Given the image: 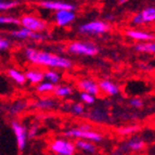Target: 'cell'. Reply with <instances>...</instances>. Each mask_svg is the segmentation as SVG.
Instances as JSON below:
<instances>
[{"label": "cell", "mask_w": 155, "mask_h": 155, "mask_svg": "<svg viewBox=\"0 0 155 155\" xmlns=\"http://www.w3.org/2000/svg\"><path fill=\"white\" fill-rule=\"evenodd\" d=\"M24 57L29 63L38 66H46L50 68H59V70H70L73 66L72 61L63 55L50 53L33 47L25 48Z\"/></svg>", "instance_id": "obj_1"}, {"label": "cell", "mask_w": 155, "mask_h": 155, "mask_svg": "<svg viewBox=\"0 0 155 155\" xmlns=\"http://www.w3.org/2000/svg\"><path fill=\"white\" fill-rule=\"evenodd\" d=\"M67 51L71 54L75 55H85V57H93L98 54L99 48L97 45L91 41H73L67 46Z\"/></svg>", "instance_id": "obj_2"}, {"label": "cell", "mask_w": 155, "mask_h": 155, "mask_svg": "<svg viewBox=\"0 0 155 155\" xmlns=\"http://www.w3.org/2000/svg\"><path fill=\"white\" fill-rule=\"evenodd\" d=\"M111 26L107 22L100 21H90L88 23H84L78 27V31L81 35H91V36H98L101 34H105L110 31Z\"/></svg>", "instance_id": "obj_3"}, {"label": "cell", "mask_w": 155, "mask_h": 155, "mask_svg": "<svg viewBox=\"0 0 155 155\" xmlns=\"http://www.w3.org/2000/svg\"><path fill=\"white\" fill-rule=\"evenodd\" d=\"M20 25L33 33H44L48 27L44 20L34 14H24L20 18Z\"/></svg>", "instance_id": "obj_4"}, {"label": "cell", "mask_w": 155, "mask_h": 155, "mask_svg": "<svg viewBox=\"0 0 155 155\" xmlns=\"http://www.w3.org/2000/svg\"><path fill=\"white\" fill-rule=\"evenodd\" d=\"M64 136L67 138H74V139H83L90 141V142H101L103 140V136L98 131L92 130H83L80 128H72L67 129L64 132Z\"/></svg>", "instance_id": "obj_5"}, {"label": "cell", "mask_w": 155, "mask_h": 155, "mask_svg": "<svg viewBox=\"0 0 155 155\" xmlns=\"http://www.w3.org/2000/svg\"><path fill=\"white\" fill-rule=\"evenodd\" d=\"M11 129H12L14 137H15L16 145L20 151H23L26 147L27 139H28V129L18 120H13L11 123Z\"/></svg>", "instance_id": "obj_6"}, {"label": "cell", "mask_w": 155, "mask_h": 155, "mask_svg": "<svg viewBox=\"0 0 155 155\" xmlns=\"http://www.w3.org/2000/svg\"><path fill=\"white\" fill-rule=\"evenodd\" d=\"M50 149L58 155H74L76 151L75 144L66 139H55L50 144Z\"/></svg>", "instance_id": "obj_7"}, {"label": "cell", "mask_w": 155, "mask_h": 155, "mask_svg": "<svg viewBox=\"0 0 155 155\" xmlns=\"http://www.w3.org/2000/svg\"><path fill=\"white\" fill-rule=\"evenodd\" d=\"M10 36L14 39H18V40L31 39V40H36V41H41L46 38V35H44L42 33H33V31L24 28V27L11 31Z\"/></svg>", "instance_id": "obj_8"}, {"label": "cell", "mask_w": 155, "mask_h": 155, "mask_svg": "<svg viewBox=\"0 0 155 155\" xmlns=\"http://www.w3.org/2000/svg\"><path fill=\"white\" fill-rule=\"evenodd\" d=\"M39 5L42 9H46V10L49 11H54V12L62 10H75V5H72V3L63 2V1H55V0H45V1H41V2L39 3Z\"/></svg>", "instance_id": "obj_9"}, {"label": "cell", "mask_w": 155, "mask_h": 155, "mask_svg": "<svg viewBox=\"0 0 155 155\" xmlns=\"http://www.w3.org/2000/svg\"><path fill=\"white\" fill-rule=\"evenodd\" d=\"M75 18H76V14L74 11L62 10L54 13V22L60 27H64V26L72 24L73 22L75 21Z\"/></svg>", "instance_id": "obj_10"}, {"label": "cell", "mask_w": 155, "mask_h": 155, "mask_svg": "<svg viewBox=\"0 0 155 155\" xmlns=\"http://www.w3.org/2000/svg\"><path fill=\"white\" fill-rule=\"evenodd\" d=\"M78 88L81 90V92H87L89 94L97 97L100 93V89H99V84L96 83L94 80L90 79V78H83L77 83Z\"/></svg>", "instance_id": "obj_11"}, {"label": "cell", "mask_w": 155, "mask_h": 155, "mask_svg": "<svg viewBox=\"0 0 155 155\" xmlns=\"http://www.w3.org/2000/svg\"><path fill=\"white\" fill-rule=\"evenodd\" d=\"M126 36L134 39L136 41H153L155 39V36L152 33L140 29H128L126 31Z\"/></svg>", "instance_id": "obj_12"}, {"label": "cell", "mask_w": 155, "mask_h": 155, "mask_svg": "<svg viewBox=\"0 0 155 155\" xmlns=\"http://www.w3.org/2000/svg\"><path fill=\"white\" fill-rule=\"evenodd\" d=\"M98 84H99V89H100V91L106 93L107 96L114 97V96H117L119 93L118 85L115 84L114 81H112V80L103 79Z\"/></svg>", "instance_id": "obj_13"}, {"label": "cell", "mask_w": 155, "mask_h": 155, "mask_svg": "<svg viewBox=\"0 0 155 155\" xmlns=\"http://www.w3.org/2000/svg\"><path fill=\"white\" fill-rule=\"evenodd\" d=\"M25 74L26 81H28L31 85H38L41 81H44V72H41L38 68H31V70H27Z\"/></svg>", "instance_id": "obj_14"}, {"label": "cell", "mask_w": 155, "mask_h": 155, "mask_svg": "<svg viewBox=\"0 0 155 155\" xmlns=\"http://www.w3.org/2000/svg\"><path fill=\"white\" fill-rule=\"evenodd\" d=\"M57 101L53 98H49V97H46V98H40L37 101H35L33 103V106L35 109L41 110V111H45V110H51L54 109L57 106Z\"/></svg>", "instance_id": "obj_15"}, {"label": "cell", "mask_w": 155, "mask_h": 155, "mask_svg": "<svg viewBox=\"0 0 155 155\" xmlns=\"http://www.w3.org/2000/svg\"><path fill=\"white\" fill-rule=\"evenodd\" d=\"M74 144H75L76 149L83 151V152L87 153V154H94L97 152L96 145L93 144L92 142H90V141H87V140L77 139Z\"/></svg>", "instance_id": "obj_16"}, {"label": "cell", "mask_w": 155, "mask_h": 155, "mask_svg": "<svg viewBox=\"0 0 155 155\" xmlns=\"http://www.w3.org/2000/svg\"><path fill=\"white\" fill-rule=\"evenodd\" d=\"M7 75H8V77L10 78L12 81H14V83L16 84V85H24V84L26 83V77H25V74H24L23 72H21V71L16 70V68H14V67H12V68H9L8 71H7Z\"/></svg>", "instance_id": "obj_17"}, {"label": "cell", "mask_w": 155, "mask_h": 155, "mask_svg": "<svg viewBox=\"0 0 155 155\" xmlns=\"http://www.w3.org/2000/svg\"><path fill=\"white\" fill-rule=\"evenodd\" d=\"M53 93L57 98H67L73 94V88L70 85H58L55 86Z\"/></svg>", "instance_id": "obj_18"}, {"label": "cell", "mask_w": 155, "mask_h": 155, "mask_svg": "<svg viewBox=\"0 0 155 155\" xmlns=\"http://www.w3.org/2000/svg\"><path fill=\"white\" fill-rule=\"evenodd\" d=\"M134 50L142 53H152L155 54V41H147V42H140L134 46Z\"/></svg>", "instance_id": "obj_19"}, {"label": "cell", "mask_w": 155, "mask_h": 155, "mask_svg": "<svg viewBox=\"0 0 155 155\" xmlns=\"http://www.w3.org/2000/svg\"><path fill=\"white\" fill-rule=\"evenodd\" d=\"M125 147H126L128 150L139 151V150H141V149H143V147H144V141L139 137H134L125 143Z\"/></svg>", "instance_id": "obj_20"}, {"label": "cell", "mask_w": 155, "mask_h": 155, "mask_svg": "<svg viewBox=\"0 0 155 155\" xmlns=\"http://www.w3.org/2000/svg\"><path fill=\"white\" fill-rule=\"evenodd\" d=\"M44 79L46 81L53 84V85H57L61 80V75L55 70H47L46 72H44Z\"/></svg>", "instance_id": "obj_21"}, {"label": "cell", "mask_w": 155, "mask_h": 155, "mask_svg": "<svg viewBox=\"0 0 155 155\" xmlns=\"http://www.w3.org/2000/svg\"><path fill=\"white\" fill-rule=\"evenodd\" d=\"M142 16L143 23H153L155 22V7H147L140 12Z\"/></svg>", "instance_id": "obj_22"}, {"label": "cell", "mask_w": 155, "mask_h": 155, "mask_svg": "<svg viewBox=\"0 0 155 155\" xmlns=\"http://www.w3.org/2000/svg\"><path fill=\"white\" fill-rule=\"evenodd\" d=\"M54 88H55V85L44 80V81H41V83L36 86V91L38 93H40V94H46V93L53 92Z\"/></svg>", "instance_id": "obj_23"}, {"label": "cell", "mask_w": 155, "mask_h": 155, "mask_svg": "<svg viewBox=\"0 0 155 155\" xmlns=\"http://www.w3.org/2000/svg\"><path fill=\"white\" fill-rule=\"evenodd\" d=\"M0 25H20V18L13 15H7V14H0Z\"/></svg>", "instance_id": "obj_24"}, {"label": "cell", "mask_w": 155, "mask_h": 155, "mask_svg": "<svg viewBox=\"0 0 155 155\" xmlns=\"http://www.w3.org/2000/svg\"><path fill=\"white\" fill-rule=\"evenodd\" d=\"M20 3L15 0H9V1H5V0H0V12H7V11H10L15 9Z\"/></svg>", "instance_id": "obj_25"}, {"label": "cell", "mask_w": 155, "mask_h": 155, "mask_svg": "<svg viewBox=\"0 0 155 155\" xmlns=\"http://www.w3.org/2000/svg\"><path fill=\"white\" fill-rule=\"evenodd\" d=\"M25 109H26V102H24V101H16V102H14L10 106L9 111L13 115H16V114L22 113Z\"/></svg>", "instance_id": "obj_26"}, {"label": "cell", "mask_w": 155, "mask_h": 155, "mask_svg": "<svg viewBox=\"0 0 155 155\" xmlns=\"http://www.w3.org/2000/svg\"><path fill=\"white\" fill-rule=\"evenodd\" d=\"M140 130L139 126H136V125H130V126H126V127H122L119 128L118 132L123 136H129V134H132L134 132H137Z\"/></svg>", "instance_id": "obj_27"}, {"label": "cell", "mask_w": 155, "mask_h": 155, "mask_svg": "<svg viewBox=\"0 0 155 155\" xmlns=\"http://www.w3.org/2000/svg\"><path fill=\"white\" fill-rule=\"evenodd\" d=\"M71 113L74 114V115H83L85 113V106L81 103H74L72 106H71Z\"/></svg>", "instance_id": "obj_28"}, {"label": "cell", "mask_w": 155, "mask_h": 155, "mask_svg": "<svg viewBox=\"0 0 155 155\" xmlns=\"http://www.w3.org/2000/svg\"><path fill=\"white\" fill-rule=\"evenodd\" d=\"M80 100L83 101L85 104H88V105H92L96 101V97L92 96V94H89L87 92H81L80 93Z\"/></svg>", "instance_id": "obj_29"}, {"label": "cell", "mask_w": 155, "mask_h": 155, "mask_svg": "<svg viewBox=\"0 0 155 155\" xmlns=\"http://www.w3.org/2000/svg\"><path fill=\"white\" fill-rule=\"evenodd\" d=\"M11 42L9 39L5 38V37H0V52H5L7 50L10 49Z\"/></svg>", "instance_id": "obj_30"}, {"label": "cell", "mask_w": 155, "mask_h": 155, "mask_svg": "<svg viewBox=\"0 0 155 155\" xmlns=\"http://www.w3.org/2000/svg\"><path fill=\"white\" fill-rule=\"evenodd\" d=\"M131 23L134 24V25H143V20H142V16H141V14L139 13H136L134 16H132L131 18Z\"/></svg>", "instance_id": "obj_31"}, {"label": "cell", "mask_w": 155, "mask_h": 155, "mask_svg": "<svg viewBox=\"0 0 155 155\" xmlns=\"http://www.w3.org/2000/svg\"><path fill=\"white\" fill-rule=\"evenodd\" d=\"M129 104L132 106V107H136V109H139L142 106V101L139 98H132L131 100L129 101Z\"/></svg>", "instance_id": "obj_32"}, {"label": "cell", "mask_w": 155, "mask_h": 155, "mask_svg": "<svg viewBox=\"0 0 155 155\" xmlns=\"http://www.w3.org/2000/svg\"><path fill=\"white\" fill-rule=\"evenodd\" d=\"M127 1H128V0H119V2L120 3H126Z\"/></svg>", "instance_id": "obj_33"}]
</instances>
